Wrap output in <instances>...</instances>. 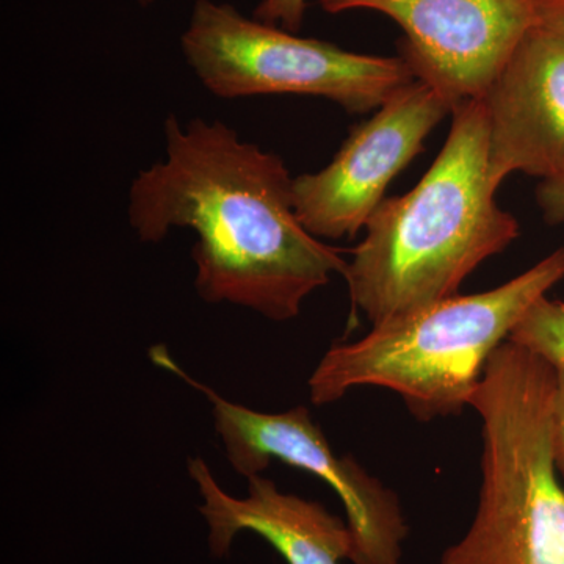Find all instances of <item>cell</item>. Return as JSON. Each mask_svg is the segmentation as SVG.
<instances>
[{
	"mask_svg": "<svg viewBox=\"0 0 564 564\" xmlns=\"http://www.w3.org/2000/svg\"><path fill=\"white\" fill-rule=\"evenodd\" d=\"M163 135L162 161L129 188V223L141 242H162L177 228L196 234L195 289L204 302L292 321L311 293L344 274L339 250L300 221L293 176L280 155L223 121L182 124L170 115Z\"/></svg>",
	"mask_w": 564,
	"mask_h": 564,
	"instance_id": "6da1fadb",
	"label": "cell"
},
{
	"mask_svg": "<svg viewBox=\"0 0 564 564\" xmlns=\"http://www.w3.org/2000/svg\"><path fill=\"white\" fill-rule=\"evenodd\" d=\"M484 99L455 107L443 150L413 191L384 198L343 276L372 326L459 295L463 282L518 239L488 172Z\"/></svg>",
	"mask_w": 564,
	"mask_h": 564,
	"instance_id": "7a4b0ae2",
	"label": "cell"
},
{
	"mask_svg": "<svg viewBox=\"0 0 564 564\" xmlns=\"http://www.w3.org/2000/svg\"><path fill=\"white\" fill-rule=\"evenodd\" d=\"M563 280L558 248L499 288L445 299L372 326L356 343L333 345L307 381L311 402L325 406L351 389L373 386L399 393L417 421L459 415L492 352Z\"/></svg>",
	"mask_w": 564,
	"mask_h": 564,
	"instance_id": "3957f363",
	"label": "cell"
},
{
	"mask_svg": "<svg viewBox=\"0 0 564 564\" xmlns=\"http://www.w3.org/2000/svg\"><path fill=\"white\" fill-rule=\"evenodd\" d=\"M555 367L521 345L492 352L470 406L481 419L473 524L440 564H564V486L552 443Z\"/></svg>",
	"mask_w": 564,
	"mask_h": 564,
	"instance_id": "277c9868",
	"label": "cell"
},
{
	"mask_svg": "<svg viewBox=\"0 0 564 564\" xmlns=\"http://www.w3.org/2000/svg\"><path fill=\"white\" fill-rule=\"evenodd\" d=\"M181 47L199 82L221 99L306 95L369 113L415 80L403 57L303 39L215 0H196Z\"/></svg>",
	"mask_w": 564,
	"mask_h": 564,
	"instance_id": "5b68a950",
	"label": "cell"
},
{
	"mask_svg": "<svg viewBox=\"0 0 564 564\" xmlns=\"http://www.w3.org/2000/svg\"><path fill=\"white\" fill-rule=\"evenodd\" d=\"M151 361L195 388L212 404L215 430L232 469L242 477L262 475L273 462L321 478L339 496L347 514L355 552L352 564H403L410 527L399 496L352 458L333 451L306 406L284 413H261L229 402L209 386L193 380L163 345L152 347Z\"/></svg>",
	"mask_w": 564,
	"mask_h": 564,
	"instance_id": "8992f818",
	"label": "cell"
},
{
	"mask_svg": "<svg viewBox=\"0 0 564 564\" xmlns=\"http://www.w3.org/2000/svg\"><path fill=\"white\" fill-rule=\"evenodd\" d=\"M454 104L426 82L400 88L361 122L321 172L293 177L300 221L317 239H352L384 202L389 184L423 151Z\"/></svg>",
	"mask_w": 564,
	"mask_h": 564,
	"instance_id": "52a82bcc",
	"label": "cell"
},
{
	"mask_svg": "<svg viewBox=\"0 0 564 564\" xmlns=\"http://www.w3.org/2000/svg\"><path fill=\"white\" fill-rule=\"evenodd\" d=\"M544 0H318L329 14L369 10L403 31L402 57L415 79L454 107L481 99L522 39L540 24Z\"/></svg>",
	"mask_w": 564,
	"mask_h": 564,
	"instance_id": "ba28073f",
	"label": "cell"
},
{
	"mask_svg": "<svg viewBox=\"0 0 564 564\" xmlns=\"http://www.w3.org/2000/svg\"><path fill=\"white\" fill-rule=\"evenodd\" d=\"M489 117L488 172L554 176L564 166V36L532 29L484 96Z\"/></svg>",
	"mask_w": 564,
	"mask_h": 564,
	"instance_id": "9c48e42d",
	"label": "cell"
},
{
	"mask_svg": "<svg viewBox=\"0 0 564 564\" xmlns=\"http://www.w3.org/2000/svg\"><path fill=\"white\" fill-rule=\"evenodd\" d=\"M188 474L198 486L199 513L209 527V549L225 556L237 534L263 538L288 564H340L350 560L355 540L348 522L321 502L282 492L270 478H248L243 499L225 491L203 458L188 459Z\"/></svg>",
	"mask_w": 564,
	"mask_h": 564,
	"instance_id": "30bf717a",
	"label": "cell"
},
{
	"mask_svg": "<svg viewBox=\"0 0 564 564\" xmlns=\"http://www.w3.org/2000/svg\"><path fill=\"white\" fill-rule=\"evenodd\" d=\"M508 340L536 352L552 366L564 364V299L538 300Z\"/></svg>",
	"mask_w": 564,
	"mask_h": 564,
	"instance_id": "8fae6325",
	"label": "cell"
},
{
	"mask_svg": "<svg viewBox=\"0 0 564 564\" xmlns=\"http://www.w3.org/2000/svg\"><path fill=\"white\" fill-rule=\"evenodd\" d=\"M306 9L307 0H262L252 18L296 33L302 29Z\"/></svg>",
	"mask_w": 564,
	"mask_h": 564,
	"instance_id": "7c38bea8",
	"label": "cell"
},
{
	"mask_svg": "<svg viewBox=\"0 0 564 564\" xmlns=\"http://www.w3.org/2000/svg\"><path fill=\"white\" fill-rule=\"evenodd\" d=\"M536 204L549 226L564 225V166L554 176L540 181Z\"/></svg>",
	"mask_w": 564,
	"mask_h": 564,
	"instance_id": "4fadbf2b",
	"label": "cell"
},
{
	"mask_svg": "<svg viewBox=\"0 0 564 564\" xmlns=\"http://www.w3.org/2000/svg\"><path fill=\"white\" fill-rule=\"evenodd\" d=\"M555 367L554 410H552V443L556 469L564 480V364Z\"/></svg>",
	"mask_w": 564,
	"mask_h": 564,
	"instance_id": "5bb4252c",
	"label": "cell"
},
{
	"mask_svg": "<svg viewBox=\"0 0 564 564\" xmlns=\"http://www.w3.org/2000/svg\"><path fill=\"white\" fill-rule=\"evenodd\" d=\"M538 25L564 36V0H544Z\"/></svg>",
	"mask_w": 564,
	"mask_h": 564,
	"instance_id": "9a60e30c",
	"label": "cell"
},
{
	"mask_svg": "<svg viewBox=\"0 0 564 564\" xmlns=\"http://www.w3.org/2000/svg\"><path fill=\"white\" fill-rule=\"evenodd\" d=\"M141 6H148V3L152 2V0H139Z\"/></svg>",
	"mask_w": 564,
	"mask_h": 564,
	"instance_id": "2e32d148",
	"label": "cell"
}]
</instances>
